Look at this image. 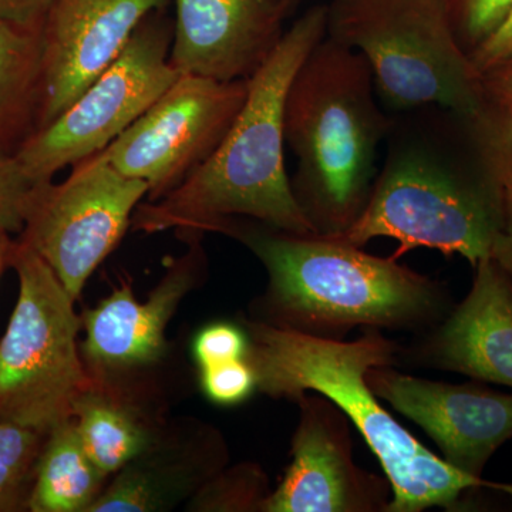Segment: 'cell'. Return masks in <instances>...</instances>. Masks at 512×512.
<instances>
[{
    "label": "cell",
    "mask_w": 512,
    "mask_h": 512,
    "mask_svg": "<svg viewBox=\"0 0 512 512\" xmlns=\"http://www.w3.org/2000/svg\"><path fill=\"white\" fill-rule=\"evenodd\" d=\"M247 96L248 80L183 74L100 153L121 174L146 183L150 201L158 200L217 150Z\"/></svg>",
    "instance_id": "10"
},
{
    "label": "cell",
    "mask_w": 512,
    "mask_h": 512,
    "mask_svg": "<svg viewBox=\"0 0 512 512\" xmlns=\"http://www.w3.org/2000/svg\"><path fill=\"white\" fill-rule=\"evenodd\" d=\"M43 434L0 421V512L28 507Z\"/></svg>",
    "instance_id": "21"
},
{
    "label": "cell",
    "mask_w": 512,
    "mask_h": 512,
    "mask_svg": "<svg viewBox=\"0 0 512 512\" xmlns=\"http://www.w3.org/2000/svg\"><path fill=\"white\" fill-rule=\"evenodd\" d=\"M53 0H0V22L42 30Z\"/></svg>",
    "instance_id": "29"
},
{
    "label": "cell",
    "mask_w": 512,
    "mask_h": 512,
    "mask_svg": "<svg viewBox=\"0 0 512 512\" xmlns=\"http://www.w3.org/2000/svg\"><path fill=\"white\" fill-rule=\"evenodd\" d=\"M460 120L474 163L494 192L512 232V104L487 97L480 109Z\"/></svg>",
    "instance_id": "20"
},
{
    "label": "cell",
    "mask_w": 512,
    "mask_h": 512,
    "mask_svg": "<svg viewBox=\"0 0 512 512\" xmlns=\"http://www.w3.org/2000/svg\"><path fill=\"white\" fill-rule=\"evenodd\" d=\"M8 264L18 274L19 296L0 340V421L47 436L73 419L96 377L80 357L76 301L53 269L20 239L10 244Z\"/></svg>",
    "instance_id": "7"
},
{
    "label": "cell",
    "mask_w": 512,
    "mask_h": 512,
    "mask_svg": "<svg viewBox=\"0 0 512 512\" xmlns=\"http://www.w3.org/2000/svg\"><path fill=\"white\" fill-rule=\"evenodd\" d=\"M483 84L487 97L512 104V59L483 73Z\"/></svg>",
    "instance_id": "30"
},
{
    "label": "cell",
    "mask_w": 512,
    "mask_h": 512,
    "mask_svg": "<svg viewBox=\"0 0 512 512\" xmlns=\"http://www.w3.org/2000/svg\"><path fill=\"white\" fill-rule=\"evenodd\" d=\"M491 256L512 279V232H501L495 238Z\"/></svg>",
    "instance_id": "31"
},
{
    "label": "cell",
    "mask_w": 512,
    "mask_h": 512,
    "mask_svg": "<svg viewBox=\"0 0 512 512\" xmlns=\"http://www.w3.org/2000/svg\"><path fill=\"white\" fill-rule=\"evenodd\" d=\"M245 360L256 389L296 400L313 392L328 397L348 416L379 460L393 497L386 512H421L431 507L463 511L466 495L484 478L461 473L431 453L384 409L366 382L370 367L399 363L400 346L382 330L365 328L359 339L320 338L268 322H249Z\"/></svg>",
    "instance_id": "2"
},
{
    "label": "cell",
    "mask_w": 512,
    "mask_h": 512,
    "mask_svg": "<svg viewBox=\"0 0 512 512\" xmlns=\"http://www.w3.org/2000/svg\"><path fill=\"white\" fill-rule=\"evenodd\" d=\"M292 463L266 498L264 512H386L389 480L363 470L353 458L350 420L322 394H302Z\"/></svg>",
    "instance_id": "11"
},
{
    "label": "cell",
    "mask_w": 512,
    "mask_h": 512,
    "mask_svg": "<svg viewBox=\"0 0 512 512\" xmlns=\"http://www.w3.org/2000/svg\"><path fill=\"white\" fill-rule=\"evenodd\" d=\"M393 140L365 210L335 238L362 248L375 238L396 239L394 259L429 248L460 255L474 268L491 256L495 238L504 232L503 212L474 163L463 128L456 153L437 141L399 134Z\"/></svg>",
    "instance_id": "5"
},
{
    "label": "cell",
    "mask_w": 512,
    "mask_h": 512,
    "mask_svg": "<svg viewBox=\"0 0 512 512\" xmlns=\"http://www.w3.org/2000/svg\"><path fill=\"white\" fill-rule=\"evenodd\" d=\"M457 42L468 56L501 28L512 0H444Z\"/></svg>",
    "instance_id": "22"
},
{
    "label": "cell",
    "mask_w": 512,
    "mask_h": 512,
    "mask_svg": "<svg viewBox=\"0 0 512 512\" xmlns=\"http://www.w3.org/2000/svg\"><path fill=\"white\" fill-rule=\"evenodd\" d=\"M46 439L37 458L28 510L87 512L106 476L84 450L73 419L57 424Z\"/></svg>",
    "instance_id": "17"
},
{
    "label": "cell",
    "mask_w": 512,
    "mask_h": 512,
    "mask_svg": "<svg viewBox=\"0 0 512 512\" xmlns=\"http://www.w3.org/2000/svg\"><path fill=\"white\" fill-rule=\"evenodd\" d=\"M37 185L23 171L15 154L0 150V232H22Z\"/></svg>",
    "instance_id": "25"
},
{
    "label": "cell",
    "mask_w": 512,
    "mask_h": 512,
    "mask_svg": "<svg viewBox=\"0 0 512 512\" xmlns=\"http://www.w3.org/2000/svg\"><path fill=\"white\" fill-rule=\"evenodd\" d=\"M376 94L365 57L326 36L293 77L285 106V140L298 160L291 184L318 235L348 231L369 201L394 124Z\"/></svg>",
    "instance_id": "4"
},
{
    "label": "cell",
    "mask_w": 512,
    "mask_h": 512,
    "mask_svg": "<svg viewBox=\"0 0 512 512\" xmlns=\"http://www.w3.org/2000/svg\"><path fill=\"white\" fill-rule=\"evenodd\" d=\"M148 16L123 53L72 106L52 123L36 128L16 148L23 171L35 184L110 146L181 76L170 60L173 33Z\"/></svg>",
    "instance_id": "8"
},
{
    "label": "cell",
    "mask_w": 512,
    "mask_h": 512,
    "mask_svg": "<svg viewBox=\"0 0 512 512\" xmlns=\"http://www.w3.org/2000/svg\"><path fill=\"white\" fill-rule=\"evenodd\" d=\"M247 350V335L231 323L207 326L194 340V357L200 367L245 359Z\"/></svg>",
    "instance_id": "27"
},
{
    "label": "cell",
    "mask_w": 512,
    "mask_h": 512,
    "mask_svg": "<svg viewBox=\"0 0 512 512\" xmlns=\"http://www.w3.org/2000/svg\"><path fill=\"white\" fill-rule=\"evenodd\" d=\"M490 485L491 487L495 488V490L510 495L512 498V483H493V481H490Z\"/></svg>",
    "instance_id": "33"
},
{
    "label": "cell",
    "mask_w": 512,
    "mask_h": 512,
    "mask_svg": "<svg viewBox=\"0 0 512 512\" xmlns=\"http://www.w3.org/2000/svg\"><path fill=\"white\" fill-rule=\"evenodd\" d=\"M326 20L328 6L315 5L285 30L248 80L247 100L217 150L183 183L141 205L134 229L220 232L245 217L291 234H316L286 174L285 106L293 77L326 36Z\"/></svg>",
    "instance_id": "1"
},
{
    "label": "cell",
    "mask_w": 512,
    "mask_h": 512,
    "mask_svg": "<svg viewBox=\"0 0 512 512\" xmlns=\"http://www.w3.org/2000/svg\"><path fill=\"white\" fill-rule=\"evenodd\" d=\"M264 473L255 466L237 467L212 484L202 497V510L262 511L268 498Z\"/></svg>",
    "instance_id": "24"
},
{
    "label": "cell",
    "mask_w": 512,
    "mask_h": 512,
    "mask_svg": "<svg viewBox=\"0 0 512 512\" xmlns=\"http://www.w3.org/2000/svg\"><path fill=\"white\" fill-rule=\"evenodd\" d=\"M42 99V30L0 22V150L35 130Z\"/></svg>",
    "instance_id": "18"
},
{
    "label": "cell",
    "mask_w": 512,
    "mask_h": 512,
    "mask_svg": "<svg viewBox=\"0 0 512 512\" xmlns=\"http://www.w3.org/2000/svg\"><path fill=\"white\" fill-rule=\"evenodd\" d=\"M326 37L356 50L376 93L397 111L437 107L466 119L487 99L444 0H332Z\"/></svg>",
    "instance_id": "6"
},
{
    "label": "cell",
    "mask_w": 512,
    "mask_h": 512,
    "mask_svg": "<svg viewBox=\"0 0 512 512\" xmlns=\"http://www.w3.org/2000/svg\"><path fill=\"white\" fill-rule=\"evenodd\" d=\"M163 505V493L147 470L127 464L113 484L101 491L87 512H146Z\"/></svg>",
    "instance_id": "23"
},
{
    "label": "cell",
    "mask_w": 512,
    "mask_h": 512,
    "mask_svg": "<svg viewBox=\"0 0 512 512\" xmlns=\"http://www.w3.org/2000/svg\"><path fill=\"white\" fill-rule=\"evenodd\" d=\"M12 244V238L5 232H0V271L5 262H8L9 248Z\"/></svg>",
    "instance_id": "32"
},
{
    "label": "cell",
    "mask_w": 512,
    "mask_h": 512,
    "mask_svg": "<svg viewBox=\"0 0 512 512\" xmlns=\"http://www.w3.org/2000/svg\"><path fill=\"white\" fill-rule=\"evenodd\" d=\"M221 234L237 238L265 266L271 325L340 339L357 326L429 330L453 308L441 282L339 238L239 224L237 218Z\"/></svg>",
    "instance_id": "3"
},
{
    "label": "cell",
    "mask_w": 512,
    "mask_h": 512,
    "mask_svg": "<svg viewBox=\"0 0 512 512\" xmlns=\"http://www.w3.org/2000/svg\"><path fill=\"white\" fill-rule=\"evenodd\" d=\"M286 2H288V5L293 9L295 6H298V3L301 2V0H286Z\"/></svg>",
    "instance_id": "34"
},
{
    "label": "cell",
    "mask_w": 512,
    "mask_h": 512,
    "mask_svg": "<svg viewBox=\"0 0 512 512\" xmlns=\"http://www.w3.org/2000/svg\"><path fill=\"white\" fill-rule=\"evenodd\" d=\"M201 386L211 402L222 406L242 403L256 389L254 369L245 359L201 367Z\"/></svg>",
    "instance_id": "26"
},
{
    "label": "cell",
    "mask_w": 512,
    "mask_h": 512,
    "mask_svg": "<svg viewBox=\"0 0 512 512\" xmlns=\"http://www.w3.org/2000/svg\"><path fill=\"white\" fill-rule=\"evenodd\" d=\"M466 298L426 338L399 352L416 365L512 389V279L493 258L474 266Z\"/></svg>",
    "instance_id": "15"
},
{
    "label": "cell",
    "mask_w": 512,
    "mask_h": 512,
    "mask_svg": "<svg viewBox=\"0 0 512 512\" xmlns=\"http://www.w3.org/2000/svg\"><path fill=\"white\" fill-rule=\"evenodd\" d=\"M197 279V255L191 252L168 269L146 302L137 301L123 282L110 296L84 312L83 353L99 372L157 362L165 350L164 332L175 309Z\"/></svg>",
    "instance_id": "16"
},
{
    "label": "cell",
    "mask_w": 512,
    "mask_h": 512,
    "mask_svg": "<svg viewBox=\"0 0 512 512\" xmlns=\"http://www.w3.org/2000/svg\"><path fill=\"white\" fill-rule=\"evenodd\" d=\"M170 60L178 73L249 80L284 36L286 0H174Z\"/></svg>",
    "instance_id": "14"
},
{
    "label": "cell",
    "mask_w": 512,
    "mask_h": 512,
    "mask_svg": "<svg viewBox=\"0 0 512 512\" xmlns=\"http://www.w3.org/2000/svg\"><path fill=\"white\" fill-rule=\"evenodd\" d=\"M478 73H485L512 59V12L501 28L470 55Z\"/></svg>",
    "instance_id": "28"
},
{
    "label": "cell",
    "mask_w": 512,
    "mask_h": 512,
    "mask_svg": "<svg viewBox=\"0 0 512 512\" xmlns=\"http://www.w3.org/2000/svg\"><path fill=\"white\" fill-rule=\"evenodd\" d=\"M168 0H53L42 26V99L36 128L52 123L126 49Z\"/></svg>",
    "instance_id": "13"
},
{
    "label": "cell",
    "mask_w": 512,
    "mask_h": 512,
    "mask_svg": "<svg viewBox=\"0 0 512 512\" xmlns=\"http://www.w3.org/2000/svg\"><path fill=\"white\" fill-rule=\"evenodd\" d=\"M150 192L97 153L63 183L39 184L19 239L53 269L77 301L87 279L117 247L137 205Z\"/></svg>",
    "instance_id": "9"
},
{
    "label": "cell",
    "mask_w": 512,
    "mask_h": 512,
    "mask_svg": "<svg viewBox=\"0 0 512 512\" xmlns=\"http://www.w3.org/2000/svg\"><path fill=\"white\" fill-rule=\"evenodd\" d=\"M366 382L379 399L426 431L451 467L483 478L491 457L512 439V394L483 382L450 384L370 367Z\"/></svg>",
    "instance_id": "12"
},
{
    "label": "cell",
    "mask_w": 512,
    "mask_h": 512,
    "mask_svg": "<svg viewBox=\"0 0 512 512\" xmlns=\"http://www.w3.org/2000/svg\"><path fill=\"white\" fill-rule=\"evenodd\" d=\"M73 420L84 450L104 476L123 470L150 447L146 426L100 379L77 400Z\"/></svg>",
    "instance_id": "19"
}]
</instances>
